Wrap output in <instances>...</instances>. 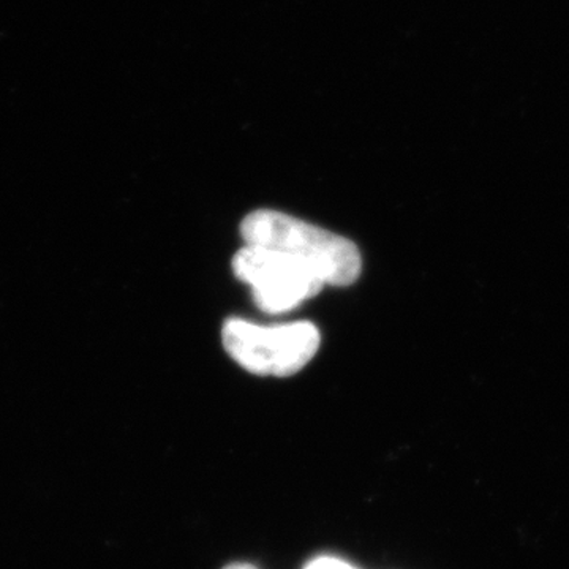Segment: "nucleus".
Returning <instances> with one entry per match:
<instances>
[{"instance_id":"1","label":"nucleus","mask_w":569,"mask_h":569,"mask_svg":"<svg viewBox=\"0 0 569 569\" xmlns=\"http://www.w3.org/2000/svg\"><path fill=\"white\" fill-rule=\"evenodd\" d=\"M241 234L246 246L266 247L298 258L325 284L348 287L361 276V253L353 242L287 213L269 209L249 213Z\"/></svg>"},{"instance_id":"2","label":"nucleus","mask_w":569,"mask_h":569,"mask_svg":"<svg viewBox=\"0 0 569 569\" xmlns=\"http://www.w3.org/2000/svg\"><path fill=\"white\" fill-rule=\"evenodd\" d=\"M222 340L228 355L254 376L291 377L305 369L320 348V331L309 321L258 326L224 321Z\"/></svg>"},{"instance_id":"3","label":"nucleus","mask_w":569,"mask_h":569,"mask_svg":"<svg viewBox=\"0 0 569 569\" xmlns=\"http://www.w3.org/2000/svg\"><path fill=\"white\" fill-rule=\"evenodd\" d=\"M233 272L253 290L266 313H284L306 299L316 298L325 282L310 266L291 254L266 247L246 246L233 258Z\"/></svg>"},{"instance_id":"4","label":"nucleus","mask_w":569,"mask_h":569,"mask_svg":"<svg viewBox=\"0 0 569 569\" xmlns=\"http://www.w3.org/2000/svg\"><path fill=\"white\" fill-rule=\"evenodd\" d=\"M307 569H355L350 565L343 563V561L336 559H320L310 563Z\"/></svg>"},{"instance_id":"5","label":"nucleus","mask_w":569,"mask_h":569,"mask_svg":"<svg viewBox=\"0 0 569 569\" xmlns=\"http://www.w3.org/2000/svg\"><path fill=\"white\" fill-rule=\"evenodd\" d=\"M227 569H254V568L249 567V565H233V567H228Z\"/></svg>"}]
</instances>
